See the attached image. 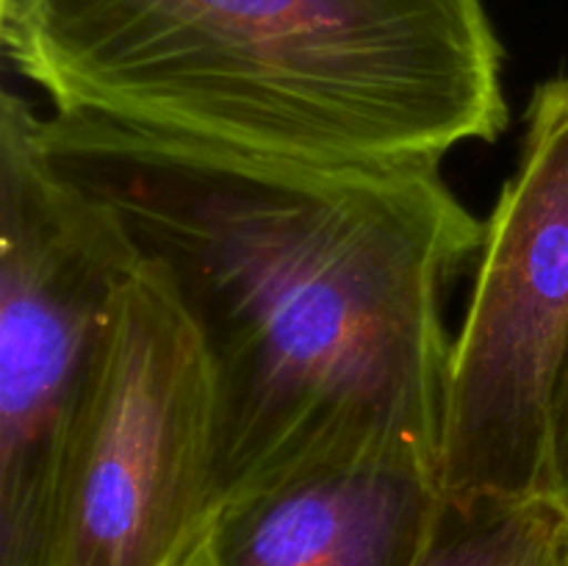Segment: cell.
Wrapping results in <instances>:
<instances>
[{
	"label": "cell",
	"instance_id": "cell-2",
	"mask_svg": "<svg viewBox=\"0 0 568 566\" xmlns=\"http://www.w3.org/2000/svg\"><path fill=\"white\" fill-rule=\"evenodd\" d=\"M50 111L325 170H442L508 125L486 0H0Z\"/></svg>",
	"mask_w": 568,
	"mask_h": 566
},
{
	"label": "cell",
	"instance_id": "cell-7",
	"mask_svg": "<svg viewBox=\"0 0 568 566\" xmlns=\"http://www.w3.org/2000/svg\"><path fill=\"white\" fill-rule=\"evenodd\" d=\"M568 525L555 505L532 499H447L419 566H564Z\"/></svg>",
	"mask_w": 568,
	"mask_h": 566
},
{
	"label": "cell",
	"instance_id": "cell-6",
	"mask_svg": "<svg viewBox=\"0 0 568 566\" xmlns=\"http://www.w3.org/2000/svg\"><path fill=\"white\" fill-rule=\"evenodd\" d=\"M444 505L430 466H303L227 499L192 566H419Z\"/></svg>",
	"mask_w": 568,
	"mask_h": 566
},
{
	"label": "cell",
	"instance_id": "cell-5",
	"mask_svg": "<svg viewBox=\"0 0 568 566\" xmlns=\"http://www.w3.org/2000/svg\"><path fill=\"white\" fill-rule=\"evenodd\" d=\"M525 120L521 161L483 222L475 292L453 338L438 481L455 503L541 497L568 355V120Z\"/></svg>",
	"mask_w": 568,
	"mask_h": 566
},
{
	"label": "cell",
	"instance_id": "cell-10",
	"mask_svg": "<svg viewBox=\"0 0 568 566\" xmlns=\"http://www.w3.org/2000/svg\"><path fill=\"white\" fill-rule=\"evenodd\" d=\"M564 566H568V553H566V560H564Z\"/></svg>",
	"mask_w": 568,
	"mask_h": 566
},
{
	"label": "cell",
	"instance_id": "cell-4",
	"mask_svg": "<svg viewBox=\"0 0 568 566\" xmlns=\"http://www.w3.org/2000/svg\"><path fill=\"white\" fill-rule=\"evenodd\" d=\"M216 458L209 353L166 272L142 255L72 427L53 566H192L220 511Z\"/></svg>",
	"mask_w": 568,
	"mask_h": 566
},
{
	"label": "cell",
	"instance_id": "cell-9",
	"mask_svg": "<svg viewBox=\"0 0 568 566\" xmlns=\"http://www.w3.org/2000/svg\"><path fill=\"white\" fill-rule=\"evenodd\" d=\"M527 117H549V120H568V72L541 83L530 100Z\"/></svg>",
	"mask_w": 568,
	"mask_h": 566
},
{
	"label": "cell",
	"instance_id": "cell-8",
	"mask_svg": "<svg viewBox=\"0 0 568 566\" xmlns=\"http://www.w3.org/2000/svg\"><path fill=\"white\" fill-rule=\"evenodd\" d=\"M541 497L558 508L568 525V355L549 408Z\"/></svg>",
	"mask_w": 568,
	"mask_h": 566
},
{
	"label": "cell",
	"instance_id": "cell-3",
	"mask_svg": "<svg viewBox=\"0 0 568 566\" xmlns=\"http://www.w3.org/2000/svg\"><path fill=\"white\" fill-rule=\"evenodd\" d=\"M22 94L0 100V566H53L72 427L122 286L139 264L120 216L72 181Z\"/></svg>",
	"mask_w": 568,
	"mask_h": 566
},
{
	"label": "cell",
	"instance_id": "cell-1",
	"mask_svg": "<svg viewBox=\"0 0 568 566\" xmlns=\"http://www.w3.org/2000/svg\"><path fill=\"white\" fill-rule=\"evenodd\" d=\"M39 131L166 272L203 338L220 508L327 461L438 472L444 292L486 231L442 172L277 164L53 111Z\"/></svg>",
	"mask_w": 568,
	"mask_h": 566
}]
</instances>
